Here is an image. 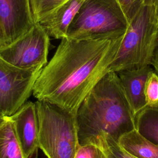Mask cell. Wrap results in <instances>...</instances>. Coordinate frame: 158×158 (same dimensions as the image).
Listing matches in <instances>:
<instances>
[{
  "label": "cell",
  "instance_id": "1",
  "mask_svg": "<svg viewBox=\"0 0 158 158\" xmlns=\"http://www.w3.org/2000/svg\"><path fill=\"white\" fill-rule=\"evenodd\" d=\"M123 35L90 40L62 39L36 80L32 93L34 97L76 115L87 94L109 72Z\"/></svg>",
  "mask_w": 158,
  "mask_h": 158
},
{
  "label": "cell",
  "instance_id": "2",
  "mask_svg": "<svg viewBox=\"0 0 158 158\" xmlns=\"http://www.w3.org/2000/svg\"><path fill=\"white\" fill-rule=\"evenodd\" d=\"M80 145L93 144L104 149L133 130L134 115L118 75L107 73L83 99L75 115Z\"/></svg>",
  "mask_w": 158,
  "mask_h": 158
},
{
  "label": "cell",
  "instance_id": "3",
  "mask_svg": "<svg viewBox=\"0 0 158 158\" xmlns=\"http://www.w3.org/2000/svg\"><path fill=\"white\" fill-rule=\"evenodd\" d=\"M158 40V20L153 5L143 4L130 21L109 72L151 65Z\"/></svg>",
  "mask_w": 158,
  "mask_h": 158
},
{
  "label": "cell",
  "instance_id": "4",
  "mask_svg": "<svg viewBox=\"0 0 158 158\" xmlns=\"http://www.w3.org/2000/svg\"><path fill=\"white\" fill-rule=\"evenodd\" d=\"M39 148L48 158H74L80 146L75 114L51 102H35Z\"/></svg>",
  "mask_w": 158,
  "mask_h": 158
},
{
  "label": "cell",
  "instance_id": "5",
  "mask_svg": "<svg viewBox=\"0 0 158 158\" xmlns=\"http://www.w3.org/2000/svg\"><path fill=\"white\" fill-rule=\"evenodd\" d=\"M129 22L117 0H85L70 23L67 38L90 40L125 34Z\"/></svg>",
  "mask_w": 158,
  "mask_h": 158
},
{
  "label": "cell",
  "instance_id": "6",
  "mask_svg": "<svg viewBox=\"0 0 158 158\" xmlns=\"http://www.w3.org/2000/svg\"><path fill=\"white\" fill-rule=\"evenodd\" d=\"M43 69H20L0 57L1 115H12L26 102Z\"/></svg>",
  "mask_w": 158,
  "mask_h": 158
},
{
  "label": "cell",
  "instance_id": "7",
  "mask_svg": "<svg viewBox=\"0 0 158 158\" xmlns=\"http://www.w3.org/2000/svg\"><path fill=\"white\" fill-rule=\"evenodd\" d=\"M49 36L38 22L12 44L0 48V57L23 69H43L47 63Z\"/></svg>",
  "mask_w": 158,
  "mask_h": 158
},
{
  "label": "cell",
  "instance_id": "8",
  "mask_svg": "<svg viewBox=\"0 0 158 158\" xmlns=\"http://www.w3.org/2000/svg\"><path fill=\"white\" fill-rule=\"evenodd\" d=\"M34 23L29 0H0V48L15 42Z\"/></svg>",
  "mask_w": 158,
  "mask_h": 158
},
{
  "label": "cell",
  "instance_id": "9",
  "mask_svg": "<svg viewBox=\"0 0 158 158\" xmlns=\"http://www.w3.org/2000/svg\"><path fill=\"white\" fill-rule=\"evenodd\" d=\"M12 123L24 158H30L39 148V126L36 105L28 101L7 117Z\"/></svg>",
  "mask_w": 158,
  "mask_h": 158
},
{
  "label": "cell",
  "instance_id": "10",
  "mask_svg": "<svg viewBox=\"0 0 158 158\" xmlns=\"http://www.w3.org/2000/svg\"><path fill=\"white\" fill-rule=\"evenodd\" d=\"M153 70L151 65H148L124 70L117 73L133 115L146 106L145 84L149 75Z\"/></svg>",
  "mask_w": 158,
  "mask_h": 158
},
{
  "label": "cell",
  "instance_id": "11",
  "mask_svg": "<svg viewBox=\"0 0 158 158\" xmlns=\"http://www.w3.org/2000/svg\"><path fill=\"white\" fill-rule=\"evenodd\" d=\"M85 0H69L51 10L38 22L49 36L56 39L67 37L68 28Z\"/></svg>",
  "mask_w": 158,
  "mask_h": 158
},
{
  "label": "cell",
  "instance_id": "12",
  "mask_svg": "<svg viewBox=\"0 0 158 158\" xmlns=\"http://www.w3.org/2000/svg\"><path fill=\"white\" fill-rule=\"evenodd\" d=\"M118 144L136 158H158V145L143 136L135 128L123 135Z\"/></svg>",
  "mask_w": 158,
  "mask_h": 158
},
{
  "label": "cell",
  "instance_id": "13",
  "mask_svg": "<svg viewBox=\"0 0 158 158\" xmlns=\"http://www.w3.org/2000/svg\"><path fill=\"white\" fill-rule=\"evenodd\" d=\"M135 129L144 138L158 145V107L145 106L134 115Z\"/></svg>",
  "mask_w": 158,
  "mask_h": 158
},
{
  "label": "cell",
  "instance_id": "14",
  "mask_svg": "<svg viewBox=\"0 0 158 158\" xmlns=\"http://www.w3.org/2000/svg\"><path fill=\"white\" fill-rule=\"evenodd\" d=\"M0 158H24L12 123L7 117L0 126Z\"/></svg>",
  "mask_w": 158,
  "mask_h": 158
},
{
  "label": "cell",
  "instance_id": "15",
  "mask_svg": "<svg viewBox=\"0 0 158 158\" xmlns=\"http://www.w3.org/2000/svg\"><path fill=\"white\" fill-rule=\"evenodd\" d=\"M34 22L69 0H29Z\"/></svg>",
  "mask_w": 158,
  "mask_h": 158
},
{
  "label": "cell",
  "instance_id": "16",
  "mask_svg": "<svg viewBox=\"0 0 158 158\" xmlns=\"http://www.w3.org/2000/svg\"><path fill=\"white\" fill-rule=\"evenodd\" d=\"M146 106L158 107V75L153 70L149 75L144 87Z\"/></svg>",
  "mask_w": 158,
  "mask_h": 158
},
{
  "label": "cell",
  "instance_id": "17",
  "mask_svg": "<svg viewBox=\"0 0 158 158\" xmlns=\"http://www.w3.org/2000/svg\"><path fill=\"white\" fill-rule=\"evenodd\" d=\"M74 158H109V156L103 148L93 144H86L79 146Z\"/></svg>",
  "mask_w": 158,
  "mask_h": 158
},
{
  "label": "cell",
  "instance_id": "18",
  "mask_svg": "<svg viewBox=\"0 0 158 158\" xmlns=\"http://www.w3.org/2000/svg\"><path fill=\"white\" fill-rule=\"evenodd\" d=\"M117 1L129 22L143 4L141 0H117Z\"/></svg>",
  "mask_w": 158,
  "mask_h": 158
},
{
  "label": "cell",
  "instance_id": "19",
  "mask_svg": "<svg viewBox=\"0 0 158 158\" xmlns=\"http://www.w3.org/2000/svg\"><path fill=\"white\" fill-rule=\"evenodd\" d=\"M109 158H136L122 149L118 143L109 141H107L104 147Z\"/></svg>",
  "mask_w": 158,
  "mask_h": 158
},
{
  "label": "cell",
  "instance_id": "20",
  "mask_svg": "<svg viewBox=\"0 0 158 158\" xmlns=\"http://www.w3.org/2000/svg\"><path fill=\"white\" fill-rule=\"evenodd\" d=\"M151 66L153 67L154 70L156 72V73L158 75V40H157V43L153 57V60L152 62Z\"/></svg>",
  "mask_w": 158,
  "mask_h": 158
},
{
  "label": "cell",
  "instance_id": "21",
  "mask_svg": "<svg viewBox=\"0 0 158 158\" xmlns=\"http://www.w3.org/2000/svg\"><path fill=\"white\" fill-rule=\"evenodd\" d=\"M153 6H154L155 9H156V15H157V20H158V0H154Z\"/></svg>",
  "mask_w": 158,
  "mask_h": 158
},
{
  "label": "cell",
  "instance_id": "22",
  "mask_svg": "<svg viewBox=\"0 0 158 158\" xmlns=\"http://www.w3.org/2000/svg\"><path fill=\"white\" fill-rule=\"evenodd\" d=\"M143 4L148 5H153L154 2V0H141Z\"/></svg>",
  "mask_w": 158,
  "mask_h": 158
},
{
  "label": "cell",
  "instance_id": "23",
  "mask_svg": "<svg viewBox=\"0 0 158 158\" xmlns=\"http://www.w3.org/2000/svg\"><path fill=\"white\" fill-rule=\"evenodd\" d=\"M5 118H6V117H3V116H2V115H0V126H1V124L4 122Z\"/></svg>",
  "mask_w": 158,
  "mask_h": 158
},
{
  "label": "cell",
  "instance_id": "24",
  "mask_svg": "<svg viewBox=\"0 0 158 158\" xmlns=\"http://www.w3.org/2000/svg\"><path fill=\"white\" fill-rule=\"evenodd\" d=\"M35 158H38V157H35Z\"/></svg>",
  "mask_w": 158,
  "mask_h": 158
}]
</instances>
